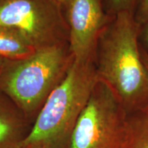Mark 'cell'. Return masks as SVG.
Listing matches in <instances>:
<instances>
[{
	"label": "cell",
	"mask_w": 148,
	"mask_h": 148,
	"mask_svg": "<svg viewBox=\"0 0 148 148\" xmlns=\"http://www.w3.org/2000/svg\"><path fill=\"white\" fill-rule=\"evenodd\" d=\"M140 33L132 12L111 16L94 56L98 79L112 88L127 113L148 106V71L140 52Z\"/></svg>",
	"instance_id": "6da1fadb"
},
{
	"label": "cell",
	"mask_w": 148,
	"mask_h": 148,
	"mask_svg": "<svg viewBox=\"0 0 148 148\" xmlns=\"http://www.w3.org/2000/svg\"><path fill=\"white\" fill-rule=\"evenodd\" d=\"M98 81L93 60H73L37 114L21 148H68L78 118Z\"/></svg>",
	"instance_id": "7a4b0ae2"
},
{
	"label": "cell",
	"mask_w": 148,
	"mask_h": 148,
	"mask_svg": "<svg viewBox=\"0 0 148 148\" xmlns=\"http://www.w3.org/2000/svg\"><path fill=\"white\" fill-rule=\"evenodd\" d=\"M73 60L69 43L37 49L25 58L5 59L0 91L34 123L51 92L63 80Z\"/></svg>",
	"instance_id": "3957f363"
},
{
	"label": "cell",
	"mask_w": 148,
	"mask_h": 148,
	"mask_svg": "<svg viewBox=\"0 0 148 148\" xmlns=\"http://www.w3.org/2000/svg\"><path fill=\"white\" fill-rule=\"evenodd\" d=\"M127 113L110 86L98 79L68 148H119Z\"/></svg>",
	"instance_id": "277c9868"
},
{
	"label": "cell",
	"mask_w": 148,
	"mask_h": 148,
	"mask_svg": "<svg viewBox=\"0 0 148 148\" xmlns=\"http://www.w3.org/2000/svg\"><path fill=\"white\" fill-rule=\"evenodd\" d=\"M62 10L54 0H0V28L18 33L36 49L69 43Z\"/></svg>",
	"instance_id": "5b68a950"
},
{
	"label": "cell",
	"mask_w": 148,
	"mask_h": 148,
	"mask_svg": "<svg viewBox=\"0 0 148 148\" xmlns=\"http://www.w3.org/2000/svg\"><path fill=\"white\" fill-rule=\"evenodd\" d=\"M69 29V47L73 60H93L99 35L108 23L102 0H66L62 6Z\"/></svg>",
	"instance_id": "8992f818"
},
{
	"label": "cell",
	"mask_w": 148,
	"mask_h": 148,
	"mask_svg": "<svg viewBox=\"0 0 148 148\" xmlns=\"http://www.w3.org/2000/svg\"><path fill=\"white\" fill-rule=\"evenodd\" d=\"M32 126L18 107L0 91V148H21Z\"/></svg>",
	"instance_id": "52a82bcc"
},
{
	"label": "cell",
	"mask_w": 148,
	"mask_h": 148,
	"mask_svg": "<svg viewBox=\"0 0 148 148\" xmlns=\"http://www.w3.org/2000/svg\"><path fill=\"white\" fill-rule=\"evenodd\" d=\"M119 148H148V106L127 113Z\"/></svg>",
	"instance_id": "ba28073f"
},
{
	"label": "cell",
	"mask_w": 148,
	"mask_h": 148,
	"mask_svg": "<svg viewBox=\"0 0 148 148\" xmlns=\"http://www.w3.org/2000/svg\"><path fill=\"white\" fill-rule=\"evenodd\" d=\"M36 50L26 39L14 31L0 28V56L6 60L25 58Z\"/></svg>",
	"instance_id": "9c48e42d"
},
{
	"label": "cell",
	"mask_w": 148,
	"mask_h": 148,
	"mask_svg": "<svg viewBox=\"0 0 148 148\" xmlns=\"http://www.w3.org/2000/svg\"><path fill=\"white\" fill-rule=\"evenodd\" d=\"M103 7L106 13L110 16L123 12H132L135 10L140 0H102Z\"/></svg>",
	"instance_id": "30bf717a"
},
{
	"label": "cell",
	"mask_w": 148,
	"mask_h": 148,
	"mask_svg": "<svg viewBox=\"0 0 148 148\" xmlns=\"http://www.w3.org/2000/svg\"><path fill=\"white\" fill-rule=\"evenodd\" d=\"M134 18L140 28L148 24V0H140L135 10Z\"/></svg>",
	"instance_id": "8fae6325"
},
{
	"label": "cell",
	"mask_w": 148,
	"mask_h": 148,
	"mask_svg": "<svg viewBox=\"0 0 148 148\" xmlns=\"http://www.w3.org/2000/svg\"><path fill=\"white\" fill-rule=\"evenodd\" d=\"M140 42L144 49L148 52V24L140 28Z\"/></svg>",
	"instance_id": "7c38bea8"
},
{
	"label": "cell",
	"mask_w": 148,
	"mask_h": 148,
	"mask_svg": "<svg viewBox=\"0 0 148 148\" xmlns=\"http://www.w3.org/2000/svg\"><path fill=\"white\" fill-rule=\"evenodd\" d=\"M140 52H141V56L142 59H143V63L145 64L146 69H147L148 71V52L144 49L143 46L140 44Z\"/></svg>",
	"instance_id": "4fadbf2b"
},
{
	"label": "cell",
	"mask_w": 148,
	"mask_h": 148,
	"mask_svg": "<svg viewBox=\"0 0 148 148\" xmlns=\"http://www.w3.org/2000/svg\"><path fill=\"white\" fill-rule=\"evenodd\" d=\"M5 60V58H2V57L0 56V72H1V69H2L3 64H4Z\"/></svg>",
	"instance_id": "5bb4252c"
},
{
	"label": "cell",
	"mask_w": 148,
	"mask_h": 148,
	"mask_svg": "<svg viewBox=\"0 0 148 148\" xmlns=\"http://www.w3.org/2000/svg\"><path fill=\"white\" fill-rule=\"evenodd\" d=\"M54 1L57 3H58L59 5H60V6L62 8V6H63V5L64 4V3L66 2V0H54Z\"/></svg>",
	"instance_id": "9a60e30c"
}]
</instances>
